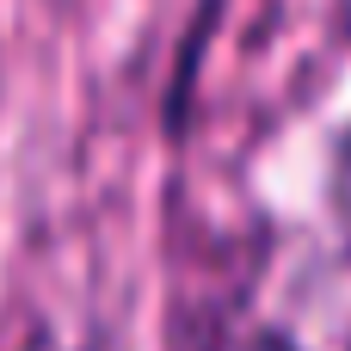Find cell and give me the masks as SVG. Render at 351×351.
<instances>
[{
    "mask_svg": "<svg viewBox=\"0 0 351 351\" xmlns=\"http://www.w3.org/2000/svg\"><path fill=\"white\" fill-rule=\"evenodd\" d=\"M259 351H290V346H259Z\"/></svg>",
    "mask_w": 351,
    "mask_h": 351,
    "instance_id": "1",
    "label": "cell"
}]
</instances>
